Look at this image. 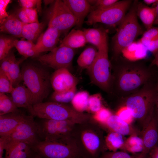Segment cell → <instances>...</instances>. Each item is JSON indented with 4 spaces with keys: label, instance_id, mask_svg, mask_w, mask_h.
<instances>
[{
    "label": "cell",
    "instance_id": "1",
    "mask_svg": "<svg viewBox=\"0 0 158 158\" xmlns=\"http://www.w3.org/2000/svg\"><path fill=\"white\" fill-rule=\"evenodd\" d=\"M156 89L147 83L136 92L126 97L125 105L131 111L135 119L139 121L143 127L154 114Z\"/></svg>",
    "mask_w": 158,
    "mask_h": 158
},
{
    "label": "cell",
    "instance_id": "2",
    "mask_svg": "<svg viewBox=\"0 0 158 158\" xmlns=\"http://www.w3.org/2000/svg\"><path fill=\"white\" fill-rule=\"evenodd\" d=\"M21 71L22 80L32 95L33 105L43 102L50 91L51 76L49 72L30 63L23 65Z\"/></svg>",
    "mask_w": 158,
    "mask_h": 158
},
{
    "label": "cell",
    "instance_id": "3",
    "mask_svg": "<svg viewBox=\"0 0 158 158\" xmlns=\"http://www.w3.org/2000/svg\"><path fill=\"white\" fill-rule=\"evenodd\" d=\"M29 111L32 116L41 119L70 120L76 124L83 123L88 116L64 104L51 101L34 104Z\"/></svg>",
    "mask_w": 158,
    "mask_h": 158
},
{
    "label": "cell",
    "instance_id": "4",
    "mask_svg": "<svg viewBox=\"0 0 158 158\" xmlns=\"http://www.w3.org/2000/svg\"><path fill=\"white\" fill-rule=\"evenodd\" d=\"M137 2L134 1L131 9L118 25L112 38L113 49L116 55L121 53L123 49L134 42L143 33L137 19Z\"/></svg>",
    "mask_w": 158,
    "mask_h": 158
},
{
    "label": "cell",
    "instance_id": "5",
    "mask_svg": "<svg viewBox=\"0 0 158 158\" xmlns=\"http://www.w3.org/2000/svg\"><path fill=\"white\" fill-rule=\"evenodd\" d=\"M150 77V72L145 67L136 65L124 66L119 69L117 73V87L121 93L129 95L148 83Z\"/></svg>",
    "mask_w": 158,
    "mask_h": 158
},
{
    "label": "cell",
    "instance_id": "6",
    "mask_svg": "<svg viewBox=\"0 0 158 158\" xmlns=\"http://www.w3.org/2000/svg\"><path fill=\"white\" fill-rule=\"evenodd\" d=\"M87 70L93 83L103 90H109L111 85V75L108 47L98 50L94 61Z\"/></svg>",
    "mask_w": 158,
    "mask_h": 158
},
{
    "label": "cell",
    "instance_id": "7",
    "mask_svg": "<svg viewBox=\"0 0 158 158\" xmlns=\"http://www.w3.org/2000/svg\"><path fill=\"white\" fill-rule=\"evenodd\" d=\"M132 1H118L112 6L103 9L93 10L87 16L86 23L92 25L102 23L112 26L119 25L123 20Z\"/></svg>",
    "mask_w": 158,
    "mask_h": 158
},
{
    "label": "cell",
    "instance_id": "8",
    "mask_svg": "<svg viewBox=\"0 0 158 158\" xmlns=\"http://www.w3.org/2000/svg\"><path fill=\"white\" fill-rule=\"evenodd\" d=\"M33 151L43 158H77L78 148L66 141L41 140L32 146Z\"/></svg>",
    "mask_w": 158,
    "mask_h": 158
},
{
    "label": "cell",
    "instance_id": "9",
    "mask_svg": "<svg viewBox=\"0 0 158 158\" xmlns=\"http://www.w3.org/2000/svg\"><path fill=\"white\" fill-rule=\"evenodd\" d=\"M37 124L41 140L66 141L69 140V134L76 123L70 120L42 119Z\"/></svg>",
    "mask_w": 158,
    "mask_h": 158
},
{
    "label": "cell",
    "instance_id": "10",
    "mask_svg": "<svg viewBox=\"0 0 158 158\" xmlns=\"http://www.w3.org/2000/svg\"><path fill=\"white\" fill-rule=\"evenodd\" d=\"M48 26L53 27L61 33L68 31L77 20L63 0L54 1L48 14Z\"/></svg>",
    "mask_w": 158,
    "mask_h": 158
},
{
    "label": "cell",
    "instance_id": "11",
    "mask_svg": "<svg viewBox=\"0 0 158 158\" xmlns=\"http://www.w3.org/2000/svg\"><path fill=\"white\" fill-rule=\"evenodd\" d=\"M75 54L74 49L60 45L47 54L40 56L38 60L42 65L55 70L68 69Z\"/></svg>",
    "mask_w": 158,
    "mask_h": 158
},
{
    "label": "cell",
    "instance_id": "12",
    "mask_svg": "<svg viewBox=\"0 0 158 158\" xmlns=\"http://www.w3.org/2000/svg\"><path fill=\"white\" fill-rule=\"evenodd\" d=\"M2 137L8 141H15L25 143L32 146L41 141L37 122L33 116H29L19 124L10 134Z\"/></svg>",
    "mask_w": 158,
    "mask_h": 158
},
{
    "label": "cell",
    "instance_id": "13",
    "mask_svg": "<svg viewBox=\"0 0 158 158\" xmlns=\"http://www.w3.org/2000/svg\"><path fill=\"white\" fill-rule=\"evenodd\" d=\"M78 82V79L66 68L55 70L50 77L51 85L55 92L63 91L76 87Z\"/></svg>",
    "mask_w": 158,
    "mask_h": 158
},
{
    "label": "cell",
    "instance_id": "14",
    "mask_svg": "<svg viewBox=\"0 0 158 158\" xmlns=\"http://www.w3.org/2000/svg\"><path fill=\"white\" fill-rule=\"evenodd\" d=\"M144 149L142 152L148 154L158 146V124L154 114L148 122L143 127L142 133Z\"/></svg>",
    "mask_w": 158,
    "mask_h": 158
},
{
    "label": "cell",
    "instance_id": "15",
    "mask_svg": "<svg viewBox=\"0 0 158 158\" xmlns=\"http://www.w3.org/2000/svg\"><path fill=\"white\" fill-rule=\"evenodd\" d=\"M61 34L55 28L48 26L46 31L40 35L35 44L38 54L50 51L56 47Z\"/></svg>",
    "mask_w": 158,
    "mask_h": 158
},
{
    "label": "cell",
    "instance_id": "16",
    "mask_svg": "<svg viewBox=\"0 0 158 158\" xmlns=\"http://www.w3.org/2000/svg\"><path fill=\"white\" fill-rule=\"evenodd\" d=\"M29 116L20 111L0 116V137L9 135Z\"/></svg>",
    "mask_w": 158,
    "mask_h": 158
},
{
    "label": "cell",
    "instance_id": "17",
    "mask_svg": "<svg viewBox=\"0 0 158 158\" xmlns=\"http://www.w3.org/2000/svg\"><path fill=\"white\" fill-rule=\"evenodd\" d=\"M1 138L4 142L5 158H30L34 152L32 147L25 143L8 141L3 138Z\"/></svg>",
    "mask_w": 158,
    "mask_h": 158
},
{
    "label": "cell",
    "instance_id": "18",
    "mask_svg": "<svg viewBox=\"0 0 158 158\" xmlns=\"http://www.w3.org/2000/svg\"><path fill=\"white\" fill-rule=\"evenodd\" d=\"M63 1L77 20V26L81 27L87 16L93 10V7L85 0H64Z\"/></svg>",
    "mask_w": 158,
    "mask_h": 158
},
{
    "label": "cell",
    "instance_id": "19",
    "mask_svg": "<svg viewBox=\"0 0 158 158\" xmlns=\"http://www.w3.org/2000/svg\"><path fill=\"white\" fill-rule=\"evenodd\" d=\"M11 94V97L18 108H24L29 111L33 105L32 95L24 85H19L14 87Z\"/></svg>",
    "mask_w": 158,
    "mask_h": 158
},
{
    "label": "cell",
    "instance_id": "20",
    "mask_svg": "<svg viewBox=\"0 0 158 158\" xmlns=\"http://www.w3.org/2000/svg\"><path fill=\"white\" fill-rule=\"evenodd\" d=\"M83 31L87 42L92 44L97 50L108 47L107 32L100 28L85 29Z\"/></svg>",
    "mask_w": 158,
    "mask_h": 158
},
{
    "label": "cell",
    "instance_id": "21",
    "mask_svg": "<svg viewBox=\"0 0 158 158\" xmlns=\"http://www.w3.org/2000/svg\"><path fill=\"white\" fill-rule=\"evenodd\" d=\"M146 47L138 40L134 41L122 50L123 57L131 61H135L145 59L148 52Z\"/></svg>",
    "mask_w": 158,
    "mask_h": 158
},
{
    "label": "cell",
    "instance_id": "22",
    "mask_svg": "<svg viewBox=\"0 0 158 158\" xmlns=\"http://www.w3.org/2000/svg\"><path fill=\"white\" fill-rule=\"evenodd\" d=\"M0 31L13 36L21 37L22 23L14 13L0 21Z\"/></svg>",
    "mask_w": 158,
    "mask_h": 158
},
{
    "label": "cell",
    "instance_id": "23",
    "mask_svg": "<svg viewBox=\"0 0 158 158\" xmlns=\"http://www.w3.org/2000/svg\"><path fill=\"white\" fill-rule=\"evenodd\" d=\"M87 43L83 31L72 30L64 37L60 45L74 49L84 46Z\"/></svg>",
    "mask_w": 158,
    "mask_h": 158
},
{
    "label": "cell",
    "instance_id": "24",
    "mask_svg": "<svg viewBox=\"0 0 158 158\" xmlns=\"http://www.w3.org/2000/svg\"><path fill=\"white\" fill-rule=\"evenodd\" d=\"M106 125L112 131L121 134L123 135L136 134V132L129 124L115 115H112L108 120Z\"/></svg>",
    "mask_w": 158,
    "mask_h": 158
},
{
    "label": "cell",
    "instance_id": "25",
    "mask_svg": "<svg viewBox=\"0 0 158 158\" xmlns=\"http://www.w3.org/2000/svg\"><path fill=\"white\" fill-rule=\"evenodd\" d=\"M136 11L137 16L139 17L147 30L152 27L156 16L155 7H149L142 3L138 4Z\"/></svg>",
    "mask_w": 158,
    "mask_h": 158
},
{
    "label": "cell",
    "instance_id": "26",
    "mask_svg": "<svg viewBox=\"0 0 158 158\" xmlns=\"http://www.w3.org/2000/svg\"><path fill=\"white\" fill-rule=\"evenodd\" d=\"M43 22H36L25 24L23 27L21 37L33 42L38 39L44 27Z\"/></svg>",
    "mask_w": 158,
    "mask_h": 158
},
{
    "label": "cell",
    "instance_id": "27",
    "mask_svg": "<svg viewBox=\"0 0 158 158\" xmlns=\"http://www.w3.org/2000/svg\"><path fill=\"white\" fill-rule=\"evenodd\" d=\"M81 138L88 152L92 156H94L100 146L99 138L95 133L88 131L82 133Z\"/></svg>",
    "mask_w": 158,
    "mask_h": 158
},
{
    "label": "cell",
    "instance_id": "28",
    "mask_svg": "<svg viewBox=\"0 0 158 158\" xmlns=\"http://www.w3.org/2000/svg\"><path fill=\"white\" fill-rule=\"evenodd\" d=\"M97 52V49L94 46H90L87 47L77 59L78 66L82 69H87L93 63Z\"/></svg>",
    "mask_w": 158,
    "mask_h": 158
},
{
    "label": "cell",
    "instance_id": "29",
    "mask_svg": "<svg viewBox=\"0 0 158 158\" xmlns=\"http://www.w3.org/2000/svg\"><path fill=\"white\" fill-rule=\"evenodd\" d=\"M144 145L142 138L136 134L131 135L125 141L123 151L136 154L142 153L143 150Z\"/></svg>",
    "mask_w": 158,
    "mask_h": 158
},
{
    "label": "cell",
    "instance_id": "30",
    "mask_svg": "<svg viewBox=\"0 0 158 158\" xmlns=\"http://www.w3.org/2000/svg\"><path fill=\"white\" fill-rule=\"evenodd\" d=\"M14 44L18 52L24 57L27 58L39 55L36 50L35 44L32 42L16 39Z\"/></svg>",
    "mask_w": 158,
    "mask_h": 158
},
{
    "label": "cell",
    "instance_id": "31",
    "mask_svg": "<svg viewBox=\"0 0 158 158\" xmlns=\"http://www.w3.org/2000/svg\"><path fill=\"white\" fill-rule=\"evenodd\" d=\"M123 136L115 132L112 131L109 133L105 139L107 149L111 152H116L119 149L122 150L126 140Z\"/></svg>",
    "mask_w": 158,
    "mask_h": 158
},
{
    "label": "cell",
    "instance_id": "32",
    "mask_svg": "<svg viewBox=\"0 0 158 158\" xmlns=\"http://www.w3.org/2000/svg\"><path fill=\"white\" fill-rule=\"evenodd\" d=\"M89 96V93L86 91L76 93L71 102L73 108L80 113L87 110Z\"/></svg>",
    "mask_w": 158,
    "mask_h": 158
},
{
    "label": "cell",
    "instance_id": "33",
    "mask_svg": "<svg viewBox=\"0 0 158 158\" xmlns=\"http://www.w3.org/2000/svg\"><path fill=\"white\" fill-rule=\"evenodd\" d=\"M26 59V58L23 56L19 60L16 59L9 69L8 77L12 82L14 87L19 85V83L22 80L20 64Z\"/></svg>",
    "mask_w": 158,
    "mask_h": 158
},
{
    "label": "cell",
    "instance_id": "34",
    "mask_svg": "<svg viewBox=\"0 0 158 158\" xmlns=\"http://www.w3.org/2000/svg\"><path fill=\"white\" fill-rule=\"evenodd\" d=\"M11 97L0 92V116L19 111Z\"/></svg>",
    "mask_w": 158,
    "mask_h": 158
},
{
    "label": "cell",
    "instance_id": "35",
    "mask_svg": "<svg viewBox=\"0 0 158 158\" xmlns=\"http://www.w3.org/2000/svg\"><path fill=\"white\" fill-rule=\"evenodd\" d=\"M76 87L61 92L54 91L50 99L51 102L64 104L71 102L76 93Z\"/></svg>",
    "mask_w": 158,
    "mask_h": 158
},
{
    "label": "cell",
    "instance_id": "36",
    "mask_svg": "<svg viewBox=\"0 0 158 158\" xmlns=\"http://www.w3.org/2000/svg\"><path fill=\"white\" fill-rule=\"evenodd\" d=\"M16 39L13 37L1 36L0 38V60L5 57L14 47Z\"/></svg>",
    "mask_w": 158,
    "mask_h": 158
},
{
    "label": "cell",
    "instance_id": "37",
    "mask_svg": "<svg viewBox=\"0 0 158 158\" xmlns=\"http://www.w3.org/2000/svg\"><path fill=\"white\" fill-rule=\"evenodd\" d=\"M102 107V97L100 94L96 93L90 95L87 111L94 114Z\"/></svg>",
    "mask_w": 158,
    "mask_h": 158
},
{
    "label": "cell",
    "instance_id": "38",
    "mask_svg": "<svg viewBox=\"0 0 158 158\" xmlns=\"http://www.w3.org/2000/svg\"><path fill=\"white\" fill-rule=\"evenodd\" d=\"M16 60L14 53L11 51L5 57L0 61V71L5 74L8 77L9 69Z\"/></svg>",
    "mask_w": 158,
    "mask_h": 158
},
{
    "label": "cell",
    "instance_id": "39",
    "mask_svg": "<svg viewBox=\"0 0 158 158\" xmlns=\"http://www.w3.org/2000/svg\"><path fill=\"white\" fill-rule=\"evenodd\" d=\"M14 88L8 76L0 71V92L11 93Z\"/></svg>",
    "mask_w": 158,
    "mask_h": 158
},
{
    "label": "cell",
    "instance_id": "40",
    "mask_svg": "<svg viewBox=\"0 0 158 158\" xmlns=\"http://www.w3.org/2000/svg\"><path fill=\"white\" fill-rule=\"evenodd\" d=\"M142 153L130 155L125 151H122L110 152L104 153L100 158H140Z\"/></svg>",
    "mask_w": 158,
    "mask_h": 158
},
{
    "label": "cell",
    "instance_id": "41",
    "mask_svg": "<svg viewBox=\"0 0 158 158\" xmlns=\"http://www.w3.org/2000/svg\"><path fill=\"white\" fill-rule=\"evenodd\" d=\"M116 115L130 125L135 119L130 110L125 105L119 108Z\"/></svg>",
    "mask_w": 158,
    "mask_h": 158
},
{
    "label": "cell",
    "instance_id": "42",
    "mask_svg": "<svg viewBox=\"0 0 158 158\" xmlns=\"http://www.w3.org/2000/svg\"><path fill=\"white\" fill-rule=\"evenodd\" d=\"M112 115L109 110L102 107L99 110L94 113L93 118L98 122L106 124L108 120Z\"/></svg>",
    "mask_w": 158,
    "mask_h": 158
},
{
    "label": "cell",
    "instance_id": "43",
    "mask_svg": "<svg viewBox=\"0 0 158 158\" xmlns=\"http://www.w3.org/2000/svg\"><path fill=\"white\" fill-rule=\"evenodd\" d=\"M158 36V27H152L143 33L138 40L144 45Z\"/></svg>",
    "mask_w": 158,
    "mask_h": 158
},
{
    "label": "cell",
    "instance_id": "44",
    "mask_svg": "<svg viewBox=\"0 0 158 158\" xmlns=\"http://www.w3.org/2000/svg\"><path fill=\"white\" fill-rule=\"evenodd\" d=\"M118 1V0H96L93 10L95 9H103L109 7L115 4Z\"/></svg>",
    "mask_w": 158,
    "mask_h": 158
},
{
    "label": "cell",
    "instance_id": "45",
    "mask_svg": "<svg viewBox=\"0 0 158 158\" xmlns=\"http://www.w3.org/2000/svg\"><path fill=\"white\" fill-rule=\"evenodd\" d=\"M10 2V0H0V21L9 16L6 11V8Z\"/></svg>",
    "mask_w": 158,
    "mask_h": 158
},
{
    "label": "cell",
    "instance_id": "46",
    "mask_svg": "<svg viewBox=\"0 0 158 158\" xmlns=\"http://www.w3.org/2000/svg\"><path fill=\"white\" fill-rule=\"evenodd\" d=\"M24 9L30 23L39 22L36 8Z\"/></svg>",
    "mask_w": 158,
    "mask_h": 158
},
{
    "label": "cell",
    "instance_id": "47",
    "mask_svg": "<svg viewBox=\"0 0 158 158\" xmlns=\"http://www.w3.org/2000/svg\"><path fill=\"white\" fill-rule=\"evenodd\" d=\"M145 46L148 51L154 55L158 51V36L147 43Z\"/></svg>",
    "mask_w": 158,
    "mask_h": 158
},
{
    "label": "cell",
    "instance_id": "48",
    "mask_svg": "<svg viewBox=\"0 0 158 158\" xmlns=\"http://www.w3.org/2000/svg\"><path fill=\"white\" fill-rule=\"evenodd\" d=\"M24 24L30 23L24 9L22 8L17 10L13 13Z\"/></svg>",
    "mask_w": 158,
    "mask_h": 158
},
{
    "label": "cell",
    "instance_id": "49",
    "mask_svg": "<svg viewBox=\"0 0 158 158\" xmlns=\"http://www.w3.org/2000/svg\"><path fill=\"white\" fill-rule=\"evenodd\" d=\"M38 0H20L18 2L21 8H33L37 6Z\"/></svg>",
    "mask_w": 158,
    "mask_h": 158
},
{
    "label": "cell",
    "instance_id": "50",
    "mask_svg": "<svg viewBox=\"0 0 158 158\" xmlns=\"http://www.w3.org/2000/svg\"><path fill=\"white\" fill-rule=\"evenodd\" d=\"M148 155V158H158V145L153 149Z\"/></svg>",
    "mask_w": 158,
    "mask_h": 158
},
{
    "label": "cell",
    "instance_id": "51",
    "mask_svg": "<svg viewBox=\"0 0 158 158\" xmlns=\"http://www.w3.org/2000/svg\"><path fill=\"white\" fill-rule=\"evenodd\" d=\"M5 151V143L4 140L0 138V158H5L4 157V153Z\"/></svg>",
    "mask_w": 158,
    "mask_h": 158
},
{
    "label": "cell",
    "instance_id": "52",
    "mask_svg": "<svg viewBox=\"0 0 158 158\" xmlns=\"http://www.w3.org/2000/svg\"><path fill=\"white\" fill-rule=\"evenodd\" d=\"M158 63V51L154 55V59L152 61L151 66H153L155 65Z\"/></svg>",
    "mask_w": 158,
    "mask_h": 158
},
{
    "label": "cell",
    "instance_id": "53",
    "mask_svg": "<svg viewBox=\"0 0 158 158\" xmlns=\"http://www.w3.org/2000/svg\"><path fill=\"white\" fill-rule=\"evenodd\" d=\"M158 1V0H144L143 1L144 3L148 5L157 3Z\"/></svg>",
    "mask_w": 158,
    "mask_h": 158
},
{
    "label": "cell",
    "instance_id": "54",
    "mask_svg": "<svg viewBox=\"0 0 158 158\" xmlns=\"http://www.w3.org/2000/svg\"><path fill=\"white\" fill-rule=\"evenodd\" d=\"M156 4V6L155 7L156 10V16L154 24L157 25H158V1Z\"/></svg>",
    "mask_w": 158,
    "mask_h": 158
},
{
    "label": "cell",
    "instance_id": "55",
    "mask_svg": "<svg viewBox=\"0 0 158 158\" xmlns=\"http://www.w3.org/2000/svg\"><path fill=\"white\" fill-rule=\"evenodd\" d=\"M156 97L155 106L156 107L157 113H158V83L156 88Z\"/></svg>",
    "mask_w": 158,
    "mask_h": 158
},
{
    "label": "cell",
    "instance_id": "56",
    "mask_svg": "<svg viewBox=\"0 0 158 158\" xmlns=\"http://www.w3.org/2000/svg\"><path fill=\"white\" fill-rule=\"evenodd\" d=\"M30 158H43L35 152H34Z\"/></svg>",
    "mask_w": 158,
    "mask_h": 158
},
{
    "label": "cell",
    "instance_id": "57",
    "mask_svg": "<svg viewBox=\"0 0 158 158\" xmlns=\"http://www.w3.org/2000/svg\"><path fill=\"white\" fill-rule=\"evenodd\" d=\"M54 0H44V2L45 5H47L51 4H52L54 1Z\"/></svg>",
    "mask_w": 158,
    "mask_h": 158
},
{
    "label": "cell",
    "instance_id": "58",
    "mask_svg": "<svg viewBox=\"0 0 158 158\" xmlns=\"http://www.w3.org/2000/svg\"><path fill=\"white\" fill-rule=\"evenodd\" d=\"M140 158H148V155L142 153V156Z\"/></svg>",
    "mask_w": 158,
    "mask_h": 158
},
{
    "label": "cell",
    "instance_id": "59",
    "mask_svg": "<svg viewBox=\"0 0 158 158\" xmlns=\"http://www.w3.org/2000/svg\"><path fill=\"white\" fill-rule=\"evenodd\" d=\"M77 158H88L87 157L83 156L81 154Z\"/></svg>",
    "mask_w": 158,
    "mask_h": 158
},
{
    "label": "cell",
    "instance_id": "60",
    "mask_svg": "<svg viewBox=\"0 0 158 158\" xmlns=\"http://www.w3.org/2000/svg\"><path fill=\"white\" fill-rule=\"evenodd\" d=\"M158 124V113H157V116H156Z\"/></svg>",
    "mask_w": 158,
    "mask_h": 158
},
{
    "label": "cell",
    "instance_id": "61",
    "mask_svg": "<svg viewBox=\"0 0 158 158\" xmlns=\"http://www.w3.org/2000/svg\"><path fill=\"white\" fill-rule=\"evenodd\" d=\"M156 66L158 67V63H157L156 65Z\"/></svg>",
    "mask_w": 158,
    "mask_h": 158
}]
</instances>
